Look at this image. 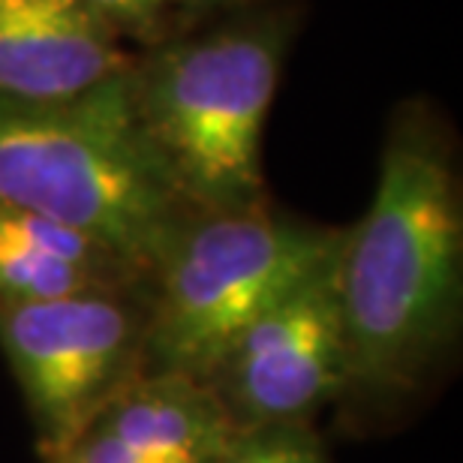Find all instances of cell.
<instances>
[{"mask_svg":"<svg viewBox=\"0 0 463 463\" xmlns=\"http://www.w3.org/2000/svg\"><path fill=\"white\" fill-rule=\"evenodd\" d=\"M335 274L346 349L335 412L346 433L367 437L401 421L460 344L458 145L424 99H406L388 120L373 199L344 226Z\"/></svg>","mask_w":463,"mask_h":463,"instance_id":"1","label":"cell"},{"mask_svg":"<svg viewBox=\"0 0 463 463\" xmlns=\"http://www.w3.org/2000/svg\"><path fill=\"white\" fill-rule=\"evenodd\" d=\"M298 22V6L259 0L136 52L129 109L193 211H241L271 199L262 136Z\"/></svg>","mask_w":463,"mask_h":463,"instance_id":"2","label":"cell"},{"mask_svg":"<svg viewBox=\"0 0 463 463\" xmlns=\"http://www.w3.org/2000/svg\"><path fill=\"white\" fill-rule=\"evenodd\" d=\"M0 202L88 232L147 274L193 211L136 124L127 72L70 99L0 97Z\"/></svg>","mask_w":463,"mask_h":463,"instance_id":"3","label":"cell"},{"mask_svg":"<svg viewBox=\"0 0 463 463\" xmlns=\"http://www.w3.org/2000/svg\"><path fill=\"white\" fill-rule=\"evenodd\" d=\"M344 226L277 208L190 211L151 271L145 373L205 379L247 322L340 247Z\"/></svg>","mask_w":463,"mask_h":463,"instance_id":"4","label":"cell"},{"mask_svg":"<svg viewBox=\"0 0 463 463\" xmlns=\"http://www.w3.org/2000/svg\"><path fill=\"white\" fill-rule=\"evenodd\" d=\"M151 280L0 307V352L24 397L43 463L145 373Z\"/></svg>","mask_w":463,"mask_h":463,"instance_id":"5","label":"cell"},{"mask_svg":"<svg viewBox=\"0 0 463 463\" xmlns=\"http://www.w3.org/2000/svg\"><path fill=\"white\" fill-rule=\"evenodd\" d=\"M337 250L247 322L202 379L235 430L313 424L335 410L346 373Z\"/></svg>","mask_w":463,"mask_h":463,"instance_id":"6","label":"cell"},{"mask_svg":"<svg viewBox=\"0 0 463 463\" xmlns=\"http://www.w3.org/2000/svg\"><path fill=\"white\" fill-rule=\"evenodd\" d=\"M136 54L85 0H0V97L70 99L129 70Z\"/></svg>","mask_w":463,"mask_h":463,"instance_id":"7","label":"cell"},{"mask_svg":"<svg viewBox=\"0 0 463 463\" xmlns=\"http://www.w3.org/2000/svg\"><path fill=\"white\" fill-rule=\"evenodd\" d=\"M147 280L142 265L106 241L0 202V307Z\"/></svg>","mask_w":463,"mask_h":463,"instance_id":"8","label":"cell"},{"mask_svg":"<svg viewBox=\"0 0 463 463\" xmlns=\"http://www.w3.org/2000/svg\"><path fill=\"white\" fill-rule=\"evenodd\" d=\"M88 428L142 463H214L235 437L211 388L184 373H142Z\"/></svg>","mask_w":463,"mask_h":463,"instance_id":"9","label":"cell"},{"mask_svg":"<svg viewBox=\"0 0 463 463\" xmlns=\"http://www.w3.org/2000/svg\"><path fill=\"white\" fill-rule=\"evenodd\" d=\"M214 463H335L313 424H265L235 430Z\"/></svg>","mask_w":463,"mask_h":463,"instance_id":"10","label":"cell"},{"mask_svg":"<svg viewBox=\"0 0 463 463\" xmlns=\"http://www.w3.org/2000/svg\"><path fill=\"white\" fill-rule=\"evenodd\" d=\"M85 4L127 45H138V52L181 31L175 0H85Z\"/></svg>","mask_w":463,"mask_h":463,"instance_id":"11","label":"cell"},{"mask_svg":"<svg viewBox=\"0 0 463 463\" xmlns=\"http://www.w3.org/2000/svg\"><path fill=\"white\" fill-rule=\"evenodd\" d=\"M175 4H178L181 31H187L193 24H202V22H208V18H217L247 4H259V0H175Z\"/></svg>","mask_w":463,"mask_h":463,"instance_id":"12","label":"cell"}]
</instances>
